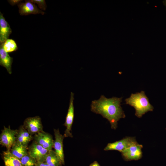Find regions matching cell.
<instances>
[{
	"mask_svg": "<svg viewBox=\"0 0 166 166\" xmlns=\"http://www.w3.org/2000/svg\"><path fill=\"white\" fill-rule=\"evenodd\" d=\"M122 97H113L108 98L101 95L97 100L92 101L91 110L97 114L101 115L109 122L112 128L115 129L118 121L125 115L121 106Z\"/></svg>",
	"mask_w": 166,
	"mask_h": 166,
	"instance_id": "cell-1",
	"label": "cell"
},
{
	"mask_svg": "<svg viewBox=\"0 0 166 166\" xmlns=\"http://www.w3.org/2000/svg\"><path fill=\"white\" fill-rule=\"evenodd\" d=\"M125 101L126 104L135 108V115L138 118L141 117L148 111H153L154 109L144 91L135 94L132 93L130 97Z\"/></svg>",
	"mask_w": 166,
	"mask_h": 166,
	"instance_id": "cell-2",
	"label": "cell"
},
{
	"mask_svg": "<svg viewBox=\"0 0 166 166\" xmlns=\"http://www.w3.org/2000/svg\"><path fill=\"white\" fill-rule=\"evenodd\" d=\"M18 132V129H11L10 126L8 128L4 126L0 135V144L6 147L7 150L10 151L16 141Z\"/></svg>",
	"mask_w": 166,
	"mask_h": 166,
	"instance_id": "cell-3",
	"label": "cell"
},
{
	"mask_svg": "<svg viewBox=\"0 0 166 166\" xmlns=\"http://www.w3.org/2000/svg\"><path fill=\"white\" fill-rule=\"evenodd\" d=\"M23 126L32 136L43 131L41 119L38 116L26 118L24 121Z\"/></svg>",
	"mask_w": 166,
	"mask_h": 166,
	"instance_id": "cell-4",
	"label": "cell"
},
{
	"mask_svg": "<svg viewBox=\"0 0 166 166\" xmlns=\"http://www.w3.org/2000/svg\"><path fill=\"white\" fill-rule=\"evenodd\" d=\"M142 145L136 142L121 152L122 156L126 161L138 160L142 157Z\"/></svg>",
	"mask_w": 166,
	"mask_h": 166,
	"instance_id": "cell-5",
	"label": "cell"
},
{
	"mask_svg": "<svg viewBox=\"0 0 166 166\" xmlns=\"http://www.w3.org/2000/svg\"><path fill=\"white\" fill-rule=\"evenodd\" d=\"M74 93L71 92L69 100V106L66 117L65 122L64 124L66 128L64 134L65 137H73V136L71 132L72 125L74 117V107L73 101Z\"/></svg>",
	"mask_w": 166,
	"mask_h": 166,
	"instance_id": "cell-6",
	"label": "cell"
},
{
	"mask_svg": "<svg viewBox=\"0 0 166 166\" xmlns=\"http://www.w3.org/2000/svg\"><path fill=\"white\" fill-rule=\"evenodd\" d=\"M136 142L134 137H126L120 140L108 144L104 150L105 151L115 150L122 152Z\"/></svg>",
	"mask_w": 166,
	"mask_h": 166,
	"instance_id": "cell-7",
	"label": "cell"
},
{
	"mask_svg": "<svg viewBox=\"0 0 166 166\" xmlns=\"http://www.w3.org/2000/svg\"><path fill=\"white\" fill-rule=\"evenodd\" d=\"M49 151L34 141L28 148V153L38 162H44Z\"/></svg>",
	"mask_w": 166,
	"mask_h": 166,
	"instance_id": "cell-8",
	"label": "cell"
},
{
	"mask_svg": "<svg viewBox=\"0 0 166 166\" xmlns=\"http://www.w3.org/2000/svg\"><path fill=\"white\" fill-rule=\"evenodd\" d=\"M34 139L37 143L49 151L52 150L53 147L54 140L52 136L44 131L35 134Z\"/></svg>",
	"mask_w": 166,
	"mask_h": 166,
	"instance_id": "cell-9",
	"label": "cell"
},
{
	"mask_svg": "<svg viewBox=\"0 0 166 166\" xmlns=\"http://www.w3.org/2000/svg\"><path fill=\"white\" fill-rule=\"evenodd\" d=\"M55 140L54 141L53 147L55 152L62 164H65L64 155L63 151V140L65 137L64 135L60 134L59 129H54Z\"/></svg>",
	"mask_w": 166,
	"mask_h": 166,
	"instance_id": "cell-10",
	"label": "cell"
},
{
	"mask_svg": "<svg viewBox=\"0 0 166 166\" xmlns=\"http://www.w3.org/2000/svg\"><path fill=\"white\" fill-rule=\"evenodd\" d=\"M19 12L21 15H27L30 14H44L45 13L38 9L35 3L30 0H25L18 5Z\"/></svg>",
	"mask_w": 166,
	"mask_h": 166,
	"instance_id": "cell-11",
	"label": "cell"
},
{
	"mask_svg": "<svg viewBox=\"0 0 166 166\" xmlns=\"http://www.w3.org/2000/svg\"><path fill=\"white\" fill-rule=\"evenodd\" d=\"M12 33V30L3 14L0 12V42H4L8 39Z\"/></svg>",
	"mask_w": 166,
	"mask_h": 166,
	"instance_id": "cell-12",
	"label": "cell"
},
{
	"mask_svg": "<svg viewBox=\"0 0 166 166\" xmlns=\"http://www.w3.org/2000/svg\"><path fill=\"white\" fill-rule=\"evenodd\" d=\"M13 58L4 49L3 43H0V65L5 67L9 74L12 73L11 66Z\"/></svg>",
	"mask_w": 166,
	"mask_h": 166,
	"instance_id": "cell-13",
	"label": "cell"
},
{
	"mask_svg": "<svg viewBox=\"0 0 166 166\" xmlns=\"http://www.w3.org/2000/svg\"><path fill=\"white\" fill-rule=\"evenodd\" d=\"M34 138L23 125L20 126L18 129L16 140L22 145L27 147L29 143Z\"/></svg>",
	"mask_w": 166,
	"mask_h": 166,
	"instance_id": "cell-14",
	"label": "cell"
},
{
	"mask_svg": "<svg viewBox=\"0 0 166 166\" xmlns=\"http://www.w3.org/2000/svg\"><path fill=\"white\" fill-rule=\"evenodd\" d=\"M10 152L20 160L28 153L27 147L23 146L17 140L12 146Z\"/></svg>",
	"mask_w": 166,
	"mask_h": 166,
	"instance_id": "cell-15",
	"label": "cell"
},
{
	"mask_svg": "<svg viewBox=\"0 0 166 166\" xmlns=\"http://www.w3.org/2000/svg\"><path fill=\"white\" fill-rule=\"evenodd\" d=\"M2 155L5 166H23L20 160L12 154L10 151L3 152Z\"/></svg>",
	"mask_w": 166,
	"mask_h": 166,
	"instance_id": "cell-16",
	"label": "cell"
},
{
	"mask_svg": "<svg viewBox=\"0 0 166 166\" xmlns=\"http://www.w3.org/2000/svg\"><path fill=\"white\" fill-rule=\"evenodd\" d=\"M44 162L50 166H62V165L55 151L52 150L49 151Z\"/></svg>",
	"mask_w": 166,
	"mask_h": 166,
	"instance_id": "cell-17",
	"label": "cell"
},
{
	"mask_svg": "<svg viewBox=\"0 0 166 166\" xmlns=\"http://www.w3.org/2000/svg\"><path fill=\"white\" fill-rule=\"evenodd\" d=\"M3 47L7 53L16 51L18 49L16 42L12 39H8L3 42Z\"/></svg>",
	"mask_w": 166,
	"mask_h": 166,
	"instance_id": "cell-18",
	"label": "cell"
},
{
	"mask_svg": "<svg viewBox=\"0 0 166 166\" xmlns=\"http://www.w3.org/2000/svg\"><path fill=\"white\" fill-rule=\"evenodd\" d=\"M21 161L23 166H37L38 162L28 153L23 157Z\"/></svg>",
	"mask_w": 166,
	"mask_h": 166,
	"instance_id": "cell-19",
	"label": "cell"
},
{
	"mask_svg": "<svg viewBox=\"0 0 166 166\" xmlns=\"http://www.w3.org/2000/svg\"><path fill=\"white\" fill-rule=\"evenodd\" d=\"M31 2L37 4L39 7L41 9L45 10L46 8V5L45 0H31Z\"/></svg>",
	"mask_w": 166,
	"mask_h": 166,
	"instance_id": "cell-20",
	"label": "cell"
},
{
	"mask_svg": "<svg viewBox=\"0 0 166 166\" xmlns=\"http://www.w3.org/2000/svg\"><path fill=\"white\" fill-rule=\"evenodd\" d=\"M8 2L12 6H14L16 4L17 5L21 2H22V0H8Z\"/></svg>",
	"mask_w": 166,
	"mask_h": 166,
	"instance_id": "cell-21",
	"label": "cell"
},
{
	"mask_svg": "<svg viewBox=\"0 0 166 166\" xmlns=\"http://www.w3.org/2000/svg\"><path fill=\"white\" fill-rule=\"evenodd\" d=\"M37 166H50L44 162H38Z\"/></svg>",
	"mask_w": 166,
	"mask_h": 166,
	"instance_id": "cell-22",
	"label": "cell"
},
{
	"mask_svg": "<svg viewBox=\"0 0 166 166\" xmlns=\"http://www.w3.org/2000/svg\"><path fill=\"white\" fill-rule=\"evenodd\" d=\"M89 166H100L99 163L96 161H95L91 163Z\"/></svg>",
	"mask_w": 166,
	"mask_h": 166,
	"instance_id": "cell-23",
	"label": "cell"
},
{
	"mask_svg": "<svg viewBox=\"0 0 166 166\" xmlns=\"http://www.w3.org/2000/svg\"><path fill=\"white\" fill-rule=\"evenodd\" d=\"M163 2L164 5L166 7V0L164 1Z\"/></svg>",
	"mask_w": 166,
	"mask_h": 166,
	"instance_id": "cell-24",
	"label": "cell"
}]
</instances>
